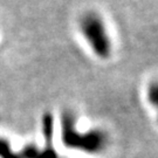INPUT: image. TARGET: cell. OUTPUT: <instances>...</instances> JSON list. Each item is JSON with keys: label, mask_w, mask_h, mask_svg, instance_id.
<instances>
[{"label": "cell", "mask_w": 158, "mask_h": 158, "mask_svg": "<svg viewBox=\"0 0 158 158\" xmlns=\"http://www.w3.org/2000/svg\"><path fill=\"white\" fill-rule=\"evenodd\" d=\"M77 28L96 57L109 60L113 55V40L104 18L95 11H87L77 20Z\"/></svg>", "instance_id": "obj_1"}, {"label": "cell", "mask_w": 158, "mask_h": 158, "mask_svg": "<svg viewBox=\"0 0 158 158\" xmlns=\"http://www.w3.org/2000/svg\"><path fill=\"white\" fill-rule=\"evenodd\" d=\"M63 136L64 143L69 147L81 148L88 150L89 152H94L97 150H101L104 145V138L98 131H91L90 134L80 135L75 130V121L74 116L67 113L63 116L62 119Z\"/></svg>", "instance_id": "obj_2"}, {"label": "cell", "mask_w": 158, "mask_h": 158, "mask_svg": "<svg viewBox=\"0 0 158 158\" xmlns=\"http://www.w3.org/2000/svg\"><path fill=\"white\" fill-rule=\"evenodd\" d=\"M147 96H148V101L150 102V104L157 110V114H158V80H155V81H152L149 85Z\"/></svg>", "instance_id": "obj_3"}, {"label": "cell", "mask_w": 158, "mask_h": 158, "mask_svg": "<svg viewBox=\"0 0 158 158\" xmlns=\"http://www.w3.org/2000/svg\"><path fill=\"white\" fill-rule=\"evenodd\" d=\"M0 158H19L15 153L12 152L8 143L0 139Z\"/></svg>", "instance_id": "obj_4"}]
</instances>
